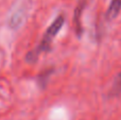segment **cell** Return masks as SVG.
Masks as SVG:
<instances>
[{"label":"cell","instance_id":"3957f363","mask_svg":"<svg viewBox=\"0 0 121 120\" xmlns=\"http://www.w3.org/2000/svg\"><path fill=\"white\" fill-rule=\"evenodd\" d=\"M121 11V0H112L108 9L105 14V19L107 21H112L118 16Z\"/></svg>","mask_w":121,"mask_h":120},{"label":"cell","instance_id":"277c9868","mask_svg":"<svg viewBox=\"0 0 121 120\" xmlns=\"http://www.w3.org/2000/svg\"><path fill=\"white\" fill-rule=\"evenodd\" d=\"M53 71H54V70H53L52 68H49V69L44 70L42 73L37 76V83L42 88H45V87L47 86L48 80H49V78H50L51 74L53 73Z\"/></svg>","mask_w":121,"mask_h":120},{"label":"cell","instance_id":"7a4b0ae2","mask_svg":"<svg viewBox=\"0 0 121 120\" xmlns=\"http://www.w3.org/2000/svg\"><path fill=\"white\" fill-rule=\"evenodd\" d=\"M86 5V1L85 0H80L78 6L74 10V31L77 33V35L79 37H81L83 34V28H82V22H81V17H82V13H83L84 9Z\"/></svg>","mask_w":121,"mask_h":120},{"label":"cell","instance_id":"5b68a950","mask_svg":"<svg viewBox=\"0 0 121 120\" xmlns=\"http://www.w3.org/2000/svg\"><path fill=\"white\" fill-rule=\"evenodd\" d=\"M121 96V71L116 77L114 84L109 90V97H119Z\"/></svg>","mask_w":121,"mask_h":120},{"label":"cell","instance_id":"6da1fadb","mask_svg":"<svg viewBox=\"0 0 121 120\" xmlns=\"http://www.w3.org/2000/svg\"><path fill=\"white\" fill-rule=\"evenodd\" d=\"M64 22H65L64 15H60V16L56 17V19L49 26L47 31L45 32V34H44V36H43L42 40H40L39 45H38L34 50L30 51V52L27 54L26 60H27L28 63H35L36 60L38 59V56H39L43 52H48V51L50 50L53 38L59 34V32L60 31L62 27L64 26Z\"/></svg>","mask_w":121,"mask_h":120}]
</instances>
